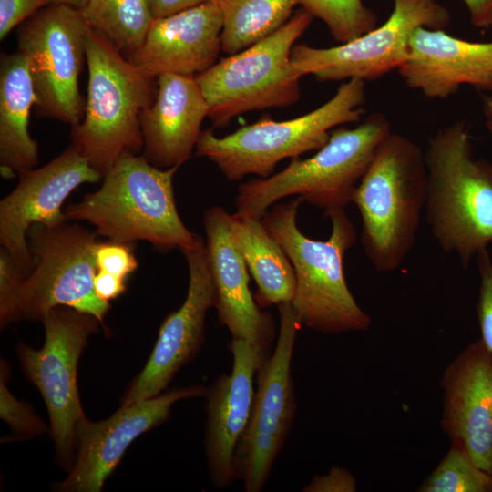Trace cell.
Instances as JSON below:
<instances>
[{"label": "cell", "mask_w": 492, "mask_h": 492, "mask_svg": "<svg viewBox=\"0 0 492 492\" xmlns=\"http://www.w3.org/2000/svg\"><path fill=\"white\" fill-rule=\"evenodd\" d=\"M302 198L272 205L261 221L289 258L295 274L291 302L301 325L331 334L367 330L372 319L352 294L343 272L345 252L356 241L355 229L344 209L332 210V231L325 241L305 236L298 228Z\"/></svg>", "instance_id": "6da1fadb"}, {"label": "cell", "mask_w": 492, "mask_h": 492, "mask_svg": "<svg viewBox=\"0 0 492 492\" xmlns=\"http://www.w3.org/2000/svg\"><path fill=\"white\" fill-rule=\"evenodd\" d=\"M178 167L159 169L143 155L124 152L100 188L67 205L68 220L92 224L99 237L119 242H149L159 251L196 249L203 240L178 212L173 178Z\"/></svg>", "instance_id": "7a4b0ae2"}, {"label": "cell", "mask_w": 492, "mask_h": 492, "mask_svg": "<svg viewBox=\"0 0 492 492\" xmlns=\"http://www.w3.org/2000/svg\"><path fill=\"white\" fill-rule=\"evenodd\" d=\"M425 162L426 222L442 251L467 269L492 243V163L474 158L464 120L429 138Z\"/></svg>", "instance_id": "3957f363"}, {"label": "cell", "mask_w": 492, "mask_h": 492, "mask_svg": "<svg viewBox=\"0 0 492 492\" xmlns=\"http://www.w3.org/2000/svg\"><path fill=\"white\" fill-rule=\"evenodd\" d=\"M426 200L425 152L410 138L391 132L355 190L361 242L377 272H392L413 249Z\"/></svg>", "instance_id": "277c9868"}, {"label": "cell", "mask_w": 492, "mask_h": 492, "mask_svg": "<svg viewBox=\"0 0 492 492\" xmlns=\"http://www.w3.org/2000/svg\"><path fill=\"white\" fill-rule=\"evenodd\" d=\"M391 132L388 119L381 113L369 115L353 128L332 130L327 143L313 157L294 158L276 174L241 183L236 213L261 220L270 207L291 195L302 197L325 214L344 209L353 203L358 184Z\"/></svg>", "instance_id": "5b68a950"}, {"label": "cell", "mask_w": 492, "mask_h": 492, "mask_svg": "<svg viewBox=\"0 0 492 492\" xmlns=\"http://www.w3.org/2000/svg\"><path fill=\"white\" fill-rule=\"evenodd\" d=\"M87 97L71 144L102 177L124 152L143 149L140 115L156 97L157 78L136 67L106 37L86 36Z\"/></svg>", "instance_id": "8992f818"}, {"label": "cell", "mask_w": 492, "mask_h": 492, "mask_svg": "<svg viewBox=\"0 0 492 492\" xmlns=\"http://www.w3.org/2000/svg\"><path fill=\"white\" fill-rule=\"evenodd\" d=\"M365 101V81L350 79L330 100L301 117L282 121L260 119L224 137L204 129L196 155L213 162L230 181L252 174L265 179L280 161L323 148L333 128L359 121Z\"/></svg>", "instance_id": "52a82bcc"}, {"label": "cell", "mask_w": 492, "mask_h": 492, "mask_svg": "<svg viewBox=\"0 0 492 492\" xmlns=\"http://www.w3.org/2000/svg\"><path fill=\"white\" fill-rule=\"evenodd\" d=\"M312 20L302 9L267 37L195 77L214 127H225L251 110L284 108L299 100L301 76L292 65L291 53Z\"/></svg>", "instance_id": "ba28073f"}, {"label": "cell", "mask_w": 492, "mask_h": 492, "mask_svg": "<svg viewBox=\"0 0 492 492\" xmlns=\"http://www.w3.org/2000/svg\"><path fill=\"white\" fill-rule=\"evenodd\" d=\"M96 231L68 221L56 227L35 223L26 238L33 268L19 296L17 321H41L56 306L95 316L103 329L110 303L94 291Z\"/></svg>", "instance_id": "9c48e42d"}, {"label": "cell", "mask_w": 492, "mask_h": 492, "mask_svg": "<svg viewBox=\"0 0 492 492\" xmlns=\"http://www.w3.org/2000/svg\"><path fill=\"white\" fill-rule=\"evenodd\" d=\"M42 323L43 346L35 349L21 342L16 353L25 374L46 404L56 462L69 472L76 457V428L86 417L77 387L78 361L88 337L97 333L101 323L95 316L67 306L53 308Z\"/></svg>", "instance_id": "30bf717a"}, {"label": "cell", "mask_w": 492, "mask_h": 492, "mask_svg": "<svg viewBox=\"0 0 492 492\" xmlns=\"http://www.w3.org/2000/svg\"><path fill=\"white\" fill-rule=\"evenodd\" d=\"M89 27L79 9L49 4L25 20L17 31V51L27 63L35 105L41 115L71 128L85 114L78 78Z\"/></svg>", "instance_id": "8fae6325"}, {"label": "cell", "mask_w": 492, "mask_h": 492, "mask_svg": "<svg viewBox=\"0 0 492 492\" xmlns=\"http://www.w3.org/2000/svg\"><path fill=\"white\" fill-rule=\"evenodd\" d=\"M388 19L381 26L340 46L319 48L295 45L291 53L293 68L302 77L320 81L374 80L405 61L415 29L445 30L450 24L448 9L436 0H393Z\"/></svg>", "instance_id": "7c38bea8"}, {"label": "cell", "mask_w": 492, "mask_h": 492, "mask_svg": "<svg viewBox=\"0 0 492 492\" xmlns=\"http://www.w3.org/2000/svg\"><path fill=\"white\" fill-rule=\"evenodd\" d=\"M279 334L274 351L258 369L251 415L235 455L237 478L246 492H260L290 433L297 409L291 374L301 326L291 302L277 305Z\"/></svg>", "instance_id": "4fadbf2b"}, {"label": "cell", "mask_w": 492, "mask_h": 492, "mask_svg": "<svg viewBox=\"0 0 492 492\" xmlns=\"http://www.w3.org/2000/svg\"><path fill=\"white\" fill-rule=\"evenodd\" d=\"M207 388L190 385L172 389L120 408L108 418L77 425L75 462L68 476L53 485L60 492H99L120 463L130 444L140 435L165 423L174 404L204 396Z\"/></svg>", "instance_id": "5bb4252c"}, {"label": "cell", "mask_w": 492, "mask_h": 492, "mask_svg": "<svg viewBox=\"0 0 492 492\" xmlns=\"http://www.w3.org/2000/svg\"><path fill=\"white\" fill-rule=\"evenodd\" d=\"M103 177L72 145L45 166L19 175L15 188L0 201V244L27 274L33 261L27 231L40 223L56 227L68 221L62 205L77 187Z\"/></svg>", "instance_id": "9a60e30c"}, {"label": "cell", "mask_w": 492, "mask_h": 492, "mask_svg": "<svg viewBox=\"0 0 492 492\" xmlns=\"http://www.w3.org/2000/svg\"><path fill=\"white\" fill-rule=\"evenodd\" d=\"M182 253L189 270L186 298L181 306L163 321L153 350L141 372L123 395L121 405L161 394L179 370L190 363L201 348L206 314L216 302L204 240L196 249Z\"/></svg>", "instance_id": "2e32d148"}, {"label": "cell", "mask_w": 492, "mask_h": 492, "mask_svg": "<svg viewBox=\"0 0 492 492\" xmlns=\"http://www.w3.org/2000/svg\"><path fill=\"white\" fill-rule=\"evenodd\" d=\"M232 367L205 393V453L212 484L225 488L237 479L235 455L248 426L254 400V375L268 358L241 339L230 343Z\"/></svg>", "instance_id": "e0dca14e"}, {"label": "cell", "mask_w": 492, "mask_h": 492, "mask_svg": "<svg viewBox=\"0 0 492 492\" xmlns=\"http://www.w3.org/2000/svg\"><path fill=\"white\" fill-rule=\"evenodd\" d=\"M440 425L475 463L492 474V354L482 341L467 344L443 371Z\"/></svg>", "instance_id": "ac0fdd59"}, {"label": "cell", "mask_w": 492, "mask_h": 492, "mask_svg": "<svg viewBox=\"0 0 492 492\" xmlns=\"http://www.w3.org/2000/svg\"><path fill=\"white\" fill-rule=\"evenodd\" d=\"M230 220L231 214L220 206L208 209L203 215L205 254L216 292L214 308L232 339L250 342L269 357L273 322L250 291L249 271L232 241Z\"/></svg>", "instance_id": "d6986e66"}, {"label": "cell", "mask_w": 492, "mask_h": 492, "mask_svg": "<svg viewBox=\"0 0 492 492\" xmlns=\"http://www.w3.org/2000/svg\"><path fill=\"white\" fill-rule=\"evenodd\" d=\"M222 15L215 0L153 19L141 45L127 58L143 73L196 77L217 62Z\"/></svg>", "instance_id": "ffe728a7"}, {"label": "cell", "mask_w": 492, "mask_h": 492, "mask_svg": "<svg viewBox=\"0 0 492 492\" xmlns=\"http://www.w3.org/2000/svg\"><path fill=\"white\" fill-rule=\"evenodd\" d=\"M398 72L407 87L431 99H446L464 85L492 93V41L470 42L418 27Z\"/></svg>", "instance_id": "44dd1931"}, {"label": "cell", "mask_w": 492, "mask_h": 492, "mask_svg": "<svg viewBox=\"0 0 492 492\" xmlns=\"http://www.w3.org/2000/svg\"><path fill=\"white\" fill-rule=\"evenodd\" d=\"M208 113L195 77L159 75L155 99L140 115L143 156L159 169L179 168L196 149Z\"/></svg>", "instance_id": "7402d4cb"}, {"label": "cell", "mask_w": 492, "mask_h": 492, "mask_svg": "<svg viewBox=\"0 0 492 492\" xmlns=\"http://www.w3.org/2000/svg\"><path fill=\"white\" fill-rule=\"evenodd\" d=\"M0 62V169L4 178H13L38 162L37 143L28 131L36 93L20 52L3 54Z\"/></svg>", "instance_id": "603a6c76"}, {"label": "cell", "mask_w": 492, "mask_h": 492, "mask_svg": "<svg viewBox=\"0 0 492 492\" xmlns=\"http://www.w3.org/2000/svg\"><path fill=\"white\" fill-rule=\"evenodd\" d=\"M232 241L257 285L255 301L261 307L292 302L295 290L293 267L261 220L231 214Z\"/></svg>", "instance_id": "cb8c5ba5"}, {"label": "cell", "mask_w": 492, "mask_h": 492, "mask_svg": "<svg viewBox=\"0 0 492 492\" xmlns=\"http://www.w3.org/2000/svg\"><path fill=\"white\" fill-rule=\"evenodd\" d=\"M222 15L221 50L238 53L267 37L291 18L299 0H215Z\"/></svg>", "instance_id": "d4e9b609"}, {"label": "cell", "mask_w": 492, "mask_h": 492, "mask_svg": "<svg viewBox=\"0 0 492 492\" xmlns=\"http://www.w3.org/2000/svg\"><path fill=\"white\" fill-rule=\"evenodd\" d=\"M80 11L88 26L127 57L141 45L153 20L147 0H90Z\"/></svg>", "instance_id": "484cf974"}, {"label": "cell", "mask_w": 492, "mask_h": 492, "mask_svg": "<svg viewBox=\"0 0 492 492\" xmlns=\"http://www.w3.org/2000/svg\"><path fill=\"white\" fill-rule=\"evenodd\" d=\"M418 492H492V474L480 468L458 440L433 472L421 483Z\"/></svg>", "instance_id": "4316f807"}, {"label": "cell", "mask_w": 492, "mask_h": 492, "mask_svg": "<svg viewBox=\"0 0 492 492\" xmlns=\"http://www.w3.org/2000/svg\"><path fill=\"white\" fill-rule=\"evenodd\" d=\"M298 4L313 17L321 19L341 44L377 26L376 15L362 0H299Z\"/></svg>", "instance_id": "83f0119b"}, {"label": "cell", "mask_w": 492, "mask_h": 492, "mask_svg": "<svg viewBox=\"0 0 492 492\" xmlns=\"http://www.w3.org/2000/svg\"><path fill=\"white\" fill-rule=\"evenodd\" d=\"M0 372V415L14 432L34 436L46 431V425L34 412L33 408L25 402L17 400L9 391L6 381L9 378L10 368L5 361L1 359Z\"/></svg>", "instance_id": "f1b7e54d"}, {"label": "cell", "mask_w": 492, "mask_h": 492, "mask_svg": "<svg viewBox=\"0 0 492 492\" xmlns=\"http://www.w3.org/2000/svg\"><path fill=\"white\" fill-rule=\"evenodd\" d=\"M28 274L13 256L0 248V326L1 329L17 322L18 301L22 286Z\"/></svg>", "instance_id": "f546056e"}, {"label": "cell", "mask_w": 492, "mask_h": 492, "mask_svg": "<svg viewBox=\"0 0 492 492\" xmlns=\"http://www.w3.org/2000/svg\"><path fill=\"white\" fill-rule=\"evenodd\" d=\"M476 260L479 275L477 315L480 340L492 354V259L488 249L480 251Z\"/></svg>", "instance_id": "4dcf8cb0"}, {"label": "cell", "mask_w": 492, "mask_h": 492, "mask_svg": "<svg viewBox=\"0 0 492 492\" xmlns=\"http://www.w3.org/2000/svg\"><path fill=\"white\" fill-rule=\"evenodd\" d=\"M133 246L129 242L99 240L95 252L97 271L127 280L138 268Z\"/></svg>", "instance_id": "1f68e13d"}, {"label": "cell", "mask_w": 492, "mask_h": 492, "mask_svg": "<svg viewBox=\"0 0 492 492\" xmlns=\"http://www.w3.org/2000/svg\"><path fill=\"white\" fill-rule=\"evenodd\" d=\"M52 0H0V39Z\"/></svg>", "instance_id": "d6a6232c"}, {"label": "cell", "mask_w": 492, "mask_h": 492, "mask_svg": "<svg viewBox=\"0 0 492 492\" xmlns=\"http://www.w3.org/2000/svg\"><path fill=\"white\" fill-rule=\"evenodd\" d=\"M357 481L346 468L333 466L327 474L315 476L302 488L303 492H355Z\"/></svg>", "instance_id": "836d02e7"}, {"label": "cell", "mask_w": 492, "mask_h": 492, "mask_svg": "<svg viewBox=\"0 0 492 492\" xmlns=\"http://www.w3.org/2000/svg\"><path fill=\"white\" fill-rule=\"evenodd\" d=\"M126 282L125 279L97 271L94 276V291L100 300L109 302L126 291Z\"/></svg>", "instance_id": "e575fe53"}, {"label": "cell", "mask_w": 492, "mask_h": 492, "mask_svg": "<svg viewBox=\"0 0 492 492\" xmlns=\"http://www.w3.org/2000/svg\"><path fill=\"white\" fill-rule=\"evenodd\" d=\"M153 19L161 18L210 0H147Z\"/></svg>", "instance_id": "d590c367"}, {"label": "cell", "mask_w": 492, "mask_h": 492, "mask_svg": "<svg viewBox=\"0 0 492 492\" xmlns=\"http://www.w3.org/2000/svg\"><path fill=\"white\" fill-rule=\"evenodd\" d=\"M470 14L473 26L477 27L492 26V0H462Z\"/></svg>", "instance_id": "8d00e7d4"}, {"label": "cell", "mask_w": 492, "mask_h": 492, "mask_svg": "<svg viewBox=\"0 0 492 492\" xmlns=\"http://www.w3.org/2000/svg\"><path fill=\"white\" fill-rule=\"evenodd\" d=\"M482 110L486 128L492 134V93L483 97Z\"/></svg>", "instance_id": "74e56055"}, {"label": "cell", "mask_w": 492, "mask_h": 492, "mask_svg": "<svg viewBox=\"0 0 492 492\" xmlns=\"http://www.w3.org/2000/svg\"><path fill=\"white\" fill-rule=\"evenodd\" d=\"M90 0H52L51 4H63L81 10Z\"/></svg>", "instance_id": "f35d334b"}]
</instances>
